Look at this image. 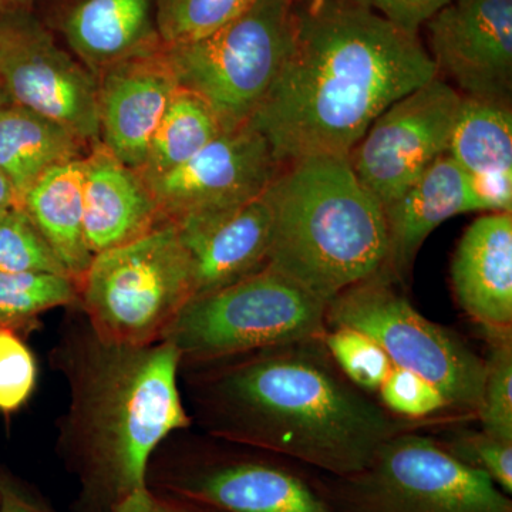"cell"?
I'll use <instances>...</instances> for the list:
<instances>
[{
    "mask_svg": "<svg viewBox=\"0 0 512 512\" xmlns=\"http://www.w3.org/2000/svg\"><path fill=\"white\" fill-rule=\"evenodd\" d=\"M460 101L456 87L436 76L387 107L349 151L357 180L383 208L448 153Z\"/></svg>",
    "mask_w": 512,
    "mask_h": 512,
    "instance_id": "cell-11",
    "label": "cell"
},
{
    "mask_svg": "<svg viewBox=\"0 0 512 512\" xmlns=\"http://www.w3.org/2000/svg\"><path fill=\"white\" fill-rule=\"evenodd\" d=\"M224 133L211 107L197 94L178 87L171 97L138 170L151 178L187 163L202 148Z\"/></svg>",
    "mask_w": 512,
    "mask_h": 512,
    "instance_id": "cell-24",
    "label": "cell"
},
{
    "mask_svg": "<svg viewBox=\"0 0 512 512\" xmlns=\"http://www.w3.org/2000/svg\"><path fill=\"white\" fill-rule=\"evenodd\" d=\"M82 160L47 171L26 192L19 205L72 276L77 288L94 258L84 237Z\"/></svg>",
    "mask_w": 512,
    "mask_h": 512,
    "instance_id": "cell-23",
    "label": "cell"
},
{
    "mask_svg": "<svg viewBox=\"0 0 512 512\" xmlns=\"http://www.w3.org/2000/svg\"><path fill=\"white\" fill-rule=\"evenodd\" d=\"M426 28L439 76L461 96L511 106L512 0H450Z\"/></svg>",
    "mask_w": 512,
    "mask_h": 512,
    "instance_id": "cell-14",
    "label": "cell"
},
{
    "mask_svg": "<svg viewBox=\"0 0 512 512\" xmlns=\"http://www.w3.org/2000/svg\"><path fill=\"white\" fill-rule=\"evenodd\" d=\"M268 194L274 225L266 266L272 271L328 305L384 268L383 207L359 183L348 158L282 165Z\"/></svg>",
    "mask_w": 512,
    "mask_h": 512,
    "instance_id": "cell-4",
    "label": "cell"
},
{
    "mask_svg": "<svg viewBox=\"0 0 512 512\" xmlns=\"http://www.w3.org/2000/svg\"><path fill=\"white\" fill-rule=\"evenodd\" d=\"M383 211L387 258L382 271L404 289L417 255L434 229L456 215L485 214L488 208L473 178L444 154Z\"/></svg>",
    "mask_w": 512,
    "mask_h": 512,
    "instance_id": "cell-18",
    "label": "cell"
},
{
    "mask_svg": "<svg viewBox=\"0 0 512 512\" xmlns=\"http://www.w3.org/2000/svg\"><path fill=\"white\" fill-rule=\"evenodd\" d=\"M100 143L133 170L146 161L148 146L178 83L164 56L116 64L97 76Z\"/></svg>",
    "mask_w": 512,
    "mask_h": 512,
    "instance_id": "cell-15",
    "label": "cell"
},
{
    "mask_svg": "<svg viewBox=\"0 0 512 512\" xmlns=\"http://www.w3.org/2000/svg\"><path fill=\"white\" fill-rule=\"evenodd\" d=\"M377 397V402L399 419L426 426L431 423H456L439 390L423 377L400 367L393 366L380 386Z\"/></svg>",
    "mask_w": 512,
    "mask_h": 512,
    "instance_id": "cell-30",
    "label": "cell"
},
{
    "mask_svg": "<svg viewBox=\"0 0 512 512\" xmlns=\"http://www.w3.org/2000/svg\"><path fill=\"white\" fill-rule=\"evenodd\" d=\"M37 366L28 345L9 326H0V412L19 410L36 387Z\"/></svg>",
    "mask_w": 512,
    "mask_h": 512,
    "instance_id": "cell-32",
    "label": "cell"
},
{
    "mask_svg": "<svg viewBox=\"0 0 512 512\" xmlns=\"http://www.w3.org/2000/svg\"><path fill=\"white\" fill-rule=\"evenodd\" d=\"M79 302L70 276L0 272V326L16 329L43 312Z\"/></svg>",
    "mask_w": 512,
    "mask_h": 512,
    "instance_id": "cell-25",
    "label": "cell"
},
{
    "mask_svg": "<svg viewBox=\"0 0 512 512\" xmlns=\"http://www.w3.org/2000/svg\"><path fill=\"white\" fill-rule=\"evenodd\" d=\"M110 512H212L207 508L187 503V501L178 500V498L170 497L151 490L141 491L133 497L128 498L119 507L114 508Z\"/></svg>",
    "mask_w": 512,
    "mask_h": 512,
    "instance_id": "cell-34",
    "label": "cell"
},
{
    "mask_svg": "<svg viewBox=\"0 0 512 512\" xmlns=\"http://www.w3.org/2000/svg\"><path fill=\"white\" fill-rule=\"evenodd\" d=\"M419 429L387 440L363 470L326 476L320 493L336 512H512L511 495Z\"/></svg>",
    "mask_w": 512,
    "mask_h": 512,
    "instance_id": "cell-8",
    "label": "cell"
},
{
    "mask_svg": "<svg viewBox=\"0 0 512 512\" xmlns=\"http://www.w3.org/2000/svg\"><path fill=\"white\" fill-rule=\"evenodd\" d=\"M9 210H10V208H9ZM6 211H8V210H0V220H2L3 215L6 214Z\"/></svg>",
    "mask_w": 512,
    "mask_h": 512,
    "instance_id": "cell-39",
    "label": "cell"
},
{
    "mask_svg": "<svg viewBox=\"0 0 512 512\" xmlns=\"http://www.w3.org/2000/svg\"><path fill=\"white\" fill-rule=\"evenodd\" d=\"M365 2L397 28L410 35H419L421 26L426 25L439 10L450 3V0H365Z\"/></svg>",
    "mask_w": 512,
    "mask_h": 512,
    "instance_id": "cell-33",
    "label": "cell"
},
{
    "mask_svg": "<svg viewBox=\"0 0 512 512\" xmlns=\"http://www.w3.org/2000/svg\"><path fill=\"white\" fill-rule=\"evenodd\" d=\"M148 487L212 512H336L318 485L256 454L184 458L148 474Z\"/></svg>",
    "mask_w": 512,
    "mask_h": 512,
    "instance_id": "cell-12",
    "label": "cell"
},
{
    "mask_svg": "<svg viewBox=\"0 0 512 512\" xmlns=\"http://www.w3.org/2000/svg\"><path fill=\"white\" fill-rule=\"evenodd\" d=\"M0 512H53L8 474H0Z\"/></svg>",
    "mask_w": 512,
    "mask_h": 512,
    "instance_id": "cell-35",
    "label": "cell"
},
{
    "mask_svg": "<svg viewBox=\"0 0 512 512\" xmlns=\"http://www.w3.org/2000/svg\"><path fill=\"white\" fill-rule=\"evenodd\" d=\"M458 308L485 338L512 335V212H485L458 241L450 266Z\"/></svg>",
    "mask_w": 512,
    "mask_h": 512,
    "instance_id": "cell-17",
    "label": "cell"
},
{
    "mask_svg": "<svg viewBox=\"0 0 512 512\" xmlns=\"http://www.w3.org/2000/svg\"><path fill=\"white\" fill-rule=\"evenodd\" d=\"M192 262L177 225L94 255L79 284L84 318L103 338L128 345L160 342L192 298Z\"/></svg>",
    "mask_w": 512,
    "mask_h": 512,
    "instance_id": "cell-7",
    "label": "cell"
},
{
    "mask_svg": "<svg viewBox=\"0 0 512 512\" xmlns=\"http://www.w3.org/2000/svg\"><path fill=\"white\" fill-rule=\"evenodd\" d=\"M439 441L451 456L485 474L505 494H512V443L483 430H460Z\"/></svg>",
    "mask_w": 512,
    "mask_h": 512,
    "instance_id": "cell-31",
    "label": "cell"
},
{
    "mask_svg": "<svg viewBox=\"0 0 512 512\" xmlns=\"http://www.w3.org/2000/svg\"><path fill=\"white\" fill-rule=\"evenodd\" d=\"M255 0H157V25L164 46L187 45L217 32Z\"/></svg>",
    "mask_w": 512,
    "mask_h": 512,
    "instance_id": "cell-26",
    "label": "cell"
},
{
    "mask_svg": "<svg viewBox=\"0 0 512 512\" xmlns=\"http://www.w3.org/2000/svg\"><path fill=\"white\" fill-rule=\"evenodd\" d=\"M326 303L265 266L261 271L185 303L164 342L183 365L201 366L289 345L322 340Z\"/></svg>",
    "mask_w": 512,
    "mask_h": 512,
    "instance_id": "cell-5",
    "label": "cell"
},
{
    "mask_svg": "<svg viewBox=\"0 0 512 512\" xmlns=\"http://www.w3.org/2000/svg\"><path fill=\"white\" fill-rule=\"evenodd\" d=\"M0 272L70 276L22 207L0 220Z\"/></svg>",
    "mask_w": 512,
    "mask_h": 512,
    "instance_id": "cell-27",
    "label": "cell"
},
{
    "mask_svg": "<svg viewBox=\"0 0 512 512\" xmlns=\"http://www.w3.org/2000/svg\"><path fill=\"white\" fill-rule=\"evenodd\" d=\"M485 339L490 349L476 421L485 433L512 443V335Z\"/></svg>",
    "mask_w": 512,
    "mask_h": 512,
    "instance_id": "cell-28",
    "label": "cell"
},
{
    "mask_svg": "<svg viewBox=\"0 0 512 512\" xmlns=\"http://www.w3.org/2000/svg\"><path fill=\"white\" fill-rule=\"evenodd\" d=\"M73 56L94 76L163 50L157 0H73L59 18Z\"/></svg>",
    "mask_w": 512,
    "mask_h": 512,
    "instance_id": "cell-20",
    "label": "cell"
},
{
    "mask_svg": "<svg viewBox=\"0 0 512 512\" xmlns=\"http://www.w3.org/2000/svg\"><path fill=\"white\" fill-rule=\"evenodd\" d=\"M6 103H9V97L6 96V93L3 92L2 87H0V107L5 106Z\"/></svg>",
    "mask_w": 512,
    "mask_h": 512,
    "instance_id": "cell-38",
    "label": "cell"
},
{
    "mask_svg": "<svg viewBox=\"0 0 512 512\" xmlns=\"http://www.w3.org/2000/svg\"><path fill=\"white\" fill-rule=\"evenodd\" d=\"M447 154L473 178L488 212H512L510 104L461 96Z\"/></svg>",
    "mask_w": 512,
    "mask_h": 512,
    "instance_id": "cell-21",
    "label": "cell"
},
{
    "mask_svg": "<svg viewBox=\"0 0 512 512\" xmlns=\"http://www.w3.org/2000/svg\"><path fill=\"white\" fill-rule=\"evenodd\" d=\"M293 0H255L212 35L164 46L178 86L200 96L222 131L247 126L281 72L292 45Z\"/></svg>",
    "mask_w": 512,
    "mask_h": 512,
    "instance_id": "cell-9",
    "label": "cell"
},
{
    "mask_svg": "<svg viewBox=\"0 0 512 512\" xmlns=\"http://www.w3.org/2000/svg\"><path fill=\"white\" fill-rule=\"evenodd\" d=\"M55 365L69 384L59 446L80 484L84 512H110L148 488L158 448L187 429L170 343L128 345L99 335L86 318L57 345Z\"/></svg>",
    "mask_w": 512,
    "mask_h": 512,
    "instance_id": "cell-3",
    "label": "cell"
},
{
    "mask_svg": "<svg viewBox=\"0 0 512 512\" xmlns=\"http://www.w3.org/2000/svg\"><path fill=\"white\" fill-rule=\"evenodd\" d=\"M37 0H0V15L16 12V10H30Z\"/></svg>",
    "mask_w": 512,
    "mask_h": 512,
    "instance_id": "cell-37",
    "label": "cell"
},
{
    "mask_svg": "<svg viewBox=\"0 0 512 512\" xmlns=\"http://www.w3.org/2000/svg\"><path fill=\"white\" fill-rule=\"evenodd\" d=\"M83 227L93 255L120 247L165 222L138 171L101 143L83 157Z\"/></svg>",
    "mask_w": 512,
    "mask_h": 512,
    "instance_id": "cell-19",
    "label": "cell"
},
{
    "mask_svg": "<svg viewBox=\"0 0 512 512\" xmlns=\"http://www.w3.org/2000/svg\"><path fill=\"white\" fill-rule=\"evenodd\" d=\"M175 225L192 262V298L235 284L268 262L274 225L268 190L247 204Z\"/></svg>",
    "mask_w": 512,
    "mask_h": 512,
    "instance_id": "cell-16",
    "label": "cell"
},
{
    "mask_svg": "<svg viewBox=\"0 0 512 512\" xmlns=\"http://www.w3.org/2000/svg\"><path fill=\"white\" fill-rule=\"evenodd\" d=\"M322 343L350 383L370 396H377L393 365L375 340L359 330L328 328Z\"/></svg>",
    "mask_w": 512,
    "mask_h": 512,
    "instance_id": "cell-29",
    "label": "cell"
},
{
    "mask_svg": "<svg viewBox=\"0 0 512 512\" xmlns=\"http://www.w3.org/2000/svg\"><path fill=\"white\" fill-rule=\"evenodd\" d=\"M0 87L9 101L100 143L97 77L30 10L0 15Z\"/></svg>",
    "mask_w": 512,
    "mask_h": 512,
    "instance_id": "cell-10",
    "label": "cell"
},
{
    "mask_svg": "<svg viewBox=\"0 0 512 512\" xmlns=\"http://www.w3.org/2000/svg\"><path fill=\"white\" fill-rule=\"evenodd\" d=\"M19 207V198L8 178L0 173V210Z\"/></svg>",
    "mask_w": 512,
    "mask_h": 512,
    "instance_id": "cell-36",
    "label": "cell"
},
{
    "mask_svg": "<svg viewBox=\"0 0 512 512\" xmlns=\"http://www.w3.org/2000/svg\"><path fill=\"white\" fill-rule=\"evenodd\" d=\"M326 325L365 333L394 367L433 384L456 423L476 421L485 357L454 330L424 318L383 271L335 296L326 305Z\"/></svg>",
    "mask_w": 512,
    "mask_h": 512,
    "instance_id": "cell-6",
    "label": "cell"
},
{
    "mask_svg": "<svg viewBox=\"0 0 512 512\" xmlns=\"http://www.w3.org/2000/svg\"><path fill=\"white\" fill-rule=\"evenodd\" d=\"M436 76L419 35L365 0H293L291 49L248 124L281 165L348 157L387 107Z\"/></svg>",
    "mask_w": 512,
    "mask_h": 512,
    "instance_id": "cell-1",
    "label": "cell"
},
{
    "mask_svg": "<svg viewBox=\"0 0 512 512\" xmlns=\"http://www.w3.org/2000/svg\"><path fill=\"white\" fill-rule=\"evenodd\" d=\"M194 404L211 436L289 458L326 476L363 470L399 419L350 383L322 340L289 343L201 365Z\"/></svg>",
    "mask_w": 512,
    "mask_h": 512,
    "instance_id": "cell-2",
    "label": "cell"
},
{
    "mask_svg": "<svg viewBox=\"0 0 512 512\" xmlns=\"http://www.w3.org/2000/svg\"><path fill=\"white\" fill-rule=\"evenodd\" d=\"M281 168L268 141L247 124L222 133L180 167L144 181L164 220L177 224L255 200Z\"/></svg>",
    "mask_w": 512,
    "mask_h": 512,
    "instance_id": "cell-13",
    "label": "cell"
},
{
    "mask_svg": "<svg viewBox=\"0 0 512 512\" xmlns=\"http://www.w3.org/2000/svg\"><path fill=\"white\" fill-rule=\"evenodd\" d=\"M90 144L57 121L19 104L0 107V173L8 178L19 205L52 168L82 160Z\"/></svg>",
    "mask_w": 512,
    "mask_h": 512,
    "instance_id": "cell-22",
    "label": "cell"
}]
</instances>
